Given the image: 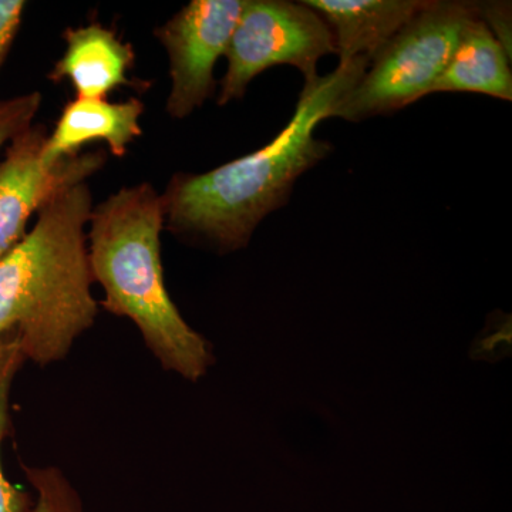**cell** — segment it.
I'll use <instances>...</instances> for the list:
<instances>
[{
	"label": "cell",
	"instance_id": "obj_5",
	"mask_svg": "<svg viewBox=\"0 0 512 512\" xmlns=\"http://www.w3.org/2000/svg\"><path fill=\"white\" fill-rule=\"evenodd\" d=\"M338 55L335 37L318 12L303 2L245 0L227 53L218 104L242 99L249 83L274 66L296 67L305 82L318 77L322 57Z\"/></svg>",
	"mask_w": 512,
	"mask_h": 512
},
{
	"label": "cell",
	"instance_id": "obj_4",
	"mask_svg": "<svg viewBox=\"0 0 512 512\" xmlns=\"http://www.w3.org/2000/svg\"><path fill=\"white\" fill-rule=\"evenodd\" d=\"M476 13L473 2L430 0L340 97L332 117L363 121L392 114L429 96Z\"/></svg>",
	"mask_w": 512,
	"mask_h": 512
},
{
	"label": "cell",
	"instance_id": "obj_15",
	"mask_svg": "<svg viewBox=\"0 0 512 512\" xmlns=\"http://www.w3.org/2000/svg\"><path fill=\"white\" fill-rule=\"evenodd\" d=\"M477 16L485 23L495 39L511 57V3H476Z\"/></svg>",
	"mask_w": 512,
	"mask_h": 512
},
{
	"label": "cell",
	"instance_id": "obj_13",
	"mask_svg": "<svg viewBox=\"0 0 512 512\" xmlns=\"http://www.w3.org/2000/svg\"><path fill=\"white\" fill-rule=\"evenodd\" d=\"M22 470L36 491L32 512H84L82 498L60 468L22 464Z\"/></svg>",
	"mask_w": 512,
	"mask_h": 512
},
{
	"label": "cell",
	"instance_id": "obj_14",
	"mask_svg": "<svg viewBox=\"0 0 512 512\" xmlns=\"http://www.w3.org/2000/svg\"><path fill=\"white\" fill-rule=\"evenodd\" d=\"M40 101L42 96L37 92L0 101V148L32 127Z\"/></svg>",
	"mask_w": 512,
	"mask_h": 512
},
{
	"label": "cell",
	"instance_id": "obj_10",
	"mask_svg": "<svg viewBox=\"0 0 512 512\" xmlns=\"http://www.w3.org/2000/svg\"><path fill=\"white\" fill-rule=\"evenodd\" d=\"M143 113L144 104L138 99L109 103L106 99L77 97L66 104L55 130L47 136L43 158L46 163H57L76 156L80 148L96 140L106 141L113 156L123 157L127 147L143 134Z\"/></svg>",
	"mask_w": 512,
	"mask_h": 512
},
{
	"label": "cell",
	"instance_id": "obj_1",
	"mask_svg": "<svg viewBox=\"0 0 512 512\" xmlns=\"http://www.w3.org/2000/svg\"><path fill=\"white\" fill-rule=\"evenodd\" d=\"M367 67L357 57L305 82L292 119L258 151L208 173L175 175L161 197L168 228L220 252L247 247L261 221L289 201L296 180L329 156L332 146L315 137L316 127L332 119Z\"/></svg>",
	"mask_w": 512,
	"mask_h": 512
},
{
	"label": "cell",
	"instance_id": "obj_9",
	"mask_svg": "<svg viewBox=\"0 0 512 512\" xmlns=\"http://www.w3.org/2000/svg\"><path fill=\"white\" fill-rule=\"evenodd\" d=\"M64 40L66 52L49 74L50 80H69L80 99H104L119 87L133 86L127 73L136 53L113 30L92 23L66 30Z\"/></svg>",
	"mask_w": 512,
	"mask_h": 512
},
{
	"label": "cell",
	"instance_id": "obj_16",
	"mask_svg": "<svg viewBox=\"0 0 512 512\" xmlns=\"http://www.w3.org/2000/svg\"><path fill=\"white\" fill-rule=\"evenodd\" d=\"M25 9L22 0H0V67L15 42Z\"/></svg>",
	"mask_w": 512,
	"mask_h": 512
},
{
	"label": "cell",
	"instance_id": "obj_6",
	"mask_svg": "<svg viewBox=\"0 0 512 512\" xmlns=\"http://www.w3.org/2000/svg\"><path fill=\"white\" fill-rule=\"evenodd\" d=\"M245 0H194L154 35L170 59L167 111L185 119L215 92L214 67L227 53Z\"/></svg>",
	"mask_w": 512,
	"mask_h": 512
},
{
	"label": "cell",
	"instance_id": "obj_8",
	"mask_svg": "<svg viewBox=\"0 0 512 512\" xmlns=\"http://www.w3.org/2000/svg\"><path fill=\"white\" fill-rule=\"evenodd\" d=\"M430 0H305L335 37L339 63L366 57L369 63Z\"/></svg>",
	"mask_w": 512,
	"mask_h": 512
},
{
	"label": "cell",
	"instance_id": "obj_7",
	"mask_svg": "<svg viewBox=\"0 0 512 512\" xmlns=\"http://www.w3.org/2000/svg\"><path fill=\"white\" fill-rule=\"evenodd\" d=\"M47 134L30 127L10 141L0 161V259L25 238L33 212L69 185L84 183L104 164L101 153L76 154L57 163L43 158Z\"/></svg>",
	"mask_w": 512,
	"mask_h": 512
},
{
	"label": "cell",
	"instance_id": "obj_2",
	"mask_svg": "<svg viewBox=\"0 0 512 512\" xmlns=\"http://www.w3.org/2000/svg\"><path fill=\"white\" fill-rule=\"evenodd\" d=\"M92 211L86 184L63 188L0 259V338L15 333L36 365L63 360L99 313L86 235Z\"/></svg>",
	"mask_w": 512,
	"mask_h": 512
},
{
	"label": "cell",
	"instance_id": "obj_11",
	"mask_svg": "<svg viewBox=\"0 0 512 512\" xmlns=\"http://www.w3.org/2000/svg\"><path fill=\"white\" fill-rule=\"evenodd\" d=\"M510 59L476 13L464 28L450 63L431 87L430 94L480 93L511 101Z\"/></svg>",
	"mask_w": 512,
	"mask_h": 512
},
{
	"label": "cell",
	"instance_id": "obj_3",
	"mask_svg": "<svg viewBox=\"0 0 512 512\" xmlns=\"http://www.w3.org/2000/svg\"><path fill=\"white\" fill-rule=\"evenodd\" d=\"M164 222L163 198L153 185L111 195L90 215V271L103 288L104 309L130 319L167 372L197 382L215 357L211 343L185 322L165 286Z\"/></svg>",
	"mask_w": 512,
	"mask_h": 512
},
{
	"label": "cell",
	"instance_id": "obj_12",
	"mask_svg": "<svg viewBox=\"0 0 512 512\" xmlns=\"http://www.w3.org/2000/svg\"><path fill=\"white\" fill-rule=\"evenodd\" d=\"M26 362L15 333L0 338V512H32V495L10 483L2 466V444L10 429V393L20 367Z\"/></svg>",
	"mask_w": 512,
	"mask_h": 512
},
{
	"label": "cell",
	"instance_id": "obj_17",
	"mask_svg": "<svg viewBox=\"0 0 512 512\" xmlns=\"http://www.w3.org/2000/svg\"><path fill=\"white\" fill-rule=\"evenodd\" d=\"M510 342V328L497 330V333H491V335L485 336L484 339L478 340L477 345L471 350V356L476 357V359H490V362H494V359H497V356H495L497 346H510Z\"/></svg>",
	"mask_w": 512,
	"mask_h": 512
}]
</instances>
